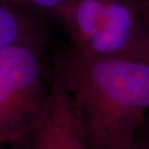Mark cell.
Instances as JSON below:
<instances>
[{
  "mask_svg": "<svg viewBox=\"0 0 149 149\" xmlns=\"http://www.w3.org/2000/svg\"><path fill=\"white\" fill-rule=\"evenodd\" d=\"M141 17L144 24L149 25V1H141Z\"/></svg>",
  "mask_w": 149,
  "mask_h": 149,
  "instance_id": "cell-8",
  "label": "cell"
},
{
  "mask_svg": "<svg viewBox=\"0 0 149 149\" xmlns=\"http://www.w3.org/2000/svg\"><path fill=\"white\" fill-rule=\"evenodd\" d=\"M17 34L16 20L10 13L0 7V49L13 45Z\"/></svg>",
  "mask_w": 149,
  "mask_h": 149,
  "instance_id": "cell-6",
  "label": "cell"
},
{
  "mask_svg": "<svg viewBox=\"0 0 149 149\" xmlns=\"http://www.w3.org/2000/svg\"><path fill=\"white\" fill-rule=\"evenodd\" d=\"M114 56L149 65V28H144V30L129 47Z\"/></svg>",
  "mask_w": 149,
  "mask_h": 149,
  "instance_id": "cell-5",
  "label": "cell"
},
{
  "mask_svg": "<svg viewBox=\"0 0 149 149\" xmlns=\"http://www.w3.org/2000/svg\"><path fill=\"white\" fill-rule=\"evenodd\" d=\"M0 149H29L26 142L19 144H13V145H6V146H0Z\"/></svg>",
  "mask_w": 149,
  "mask_h": 149,
  "instance_id": "cell-9",
  "label": "cell"
},
{
  "mask_svg": "<svg viewBox=\"0 0 149 149\" xmlns=\"http://www.w3.org/2000/svg\"><path fill=\"white\" fill-rule=\"evenodd\" d=\"M139 1H149V0H139Z\"/></svg>",
  "mask_w": 149,
  "mask_h": 149,
  "instance_id": "cell-10",
  "label": "cell"
},
{
  "mask_svg": "<svg viewBox=\"0 0 149 149\" xmlns=\"http://www.w3.org/2000/svg\"><path fill=\"white\" fill-rule=\"evenodd\" d=\"M72 52L114 56L144 30L139 0H72L65 6Z\"/></svg>",
  "mask_w": 149,
  "mask_h": 149,
  "instance_id": "cell-2",
  "label": "cell"
},
{
  "mask_svg": "<svg viewBox=\"0 0 149 149\" xmlns=\"http://www.w3.org/2000/svg\"><path fill=\"white\" fill-rule=\"evenodd\" d=\"M58 79L73 98L89 149H132L149 109V65L71 52Z\"/></svg>",
  "mask_w": 149,
  "mask_h": 149,
  "instance_id": "cell-1",
  "label": "cell"
},
{
  "mask_svg": "<svg viewBox=\"0 0 149 149\" xmlns=\"http://www.w3.org/2000/svg\"><path fill=\"white\" fill-rule=\"evenodd\" d=\"M40 62L19 45L0 49V146L25 141L43 102Z\"/></svg>",
  "mask_w": 149,
  "mask_h": 149,
  "instance_id": "cell-3",
  "label": "cell"
},
{
  "mask_svg": "<svg viewBox=\"0 0 149 149\" xmlns=\"http://www.w3.org/2000/svg\"><path fill=\"white\" fill-rule=\"evenodd\" d=\"M25 142L29 149H89L76 104L58 77L45 95Z\"/></svg>",
  "mask_w": 149,
  "mask_h": 149,
  "instance_id": "cell-4",
  "label": "cell"
},
{
  "mask_svg": "<svg viewBox=\"0 0 149 149\" xmlns=\"http://www.w3.org/2000/svg\"><path fill=\"white\" fill-rule=\"evenodd\" d=\"M38 6L45 9H54L61 6H66L72 0H33Z\"/></svg>",
  "mask_w": 149,
  "mask_h": 149,
  "instance_id": "cell-7",
  "label": "cell"
}]
</instances>
